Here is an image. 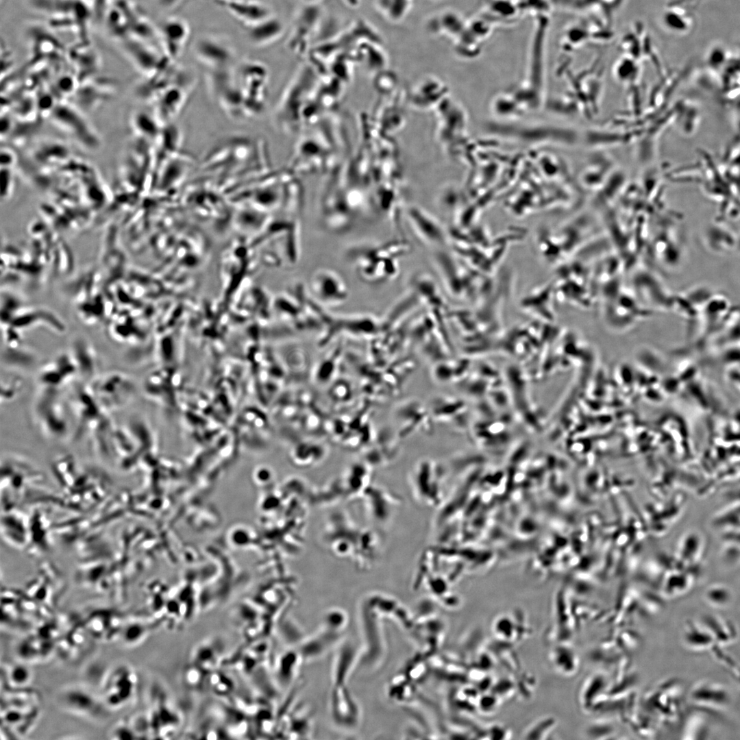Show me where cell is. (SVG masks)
<instances>
[{"mask_svg":"<svg viewBox=\"0 0 740 740\" xmlns=\"http://www.w3.org/2000/svg\"><path fill=\"white\" fill-rule=\"evenodd\" d=\"M378 534L360 527L345 511H335L326 519L322 539L335 556L352 560L360 567L374 562L380 550Z\"/></svg>","mask_w":740,"mask_h":740,"instance_id":"6da1fadb","label":"cell"},{"mask_svg":"<svg viewBox=\"0 0 740 740\" xmlns=\"http://www.w3.org/2000/svg\"><path fill=\"white\" fill-rule=\"evenodd\" d=\"M260 140L234 136L217 143L206 154L202 166L223 177L258 175L264 168V150Z\"/></svg>","mask_w":740,"mask_h":740,"instance_id":"7a4b0ae2","label":"cell"},{"mask_svg":"<svg viewBox=\"0 0 740 740\" xmlns=\"http://www.w3.org/2000/svg\"><path fill=\"white\" fill-rule=\"evenodd\" d=\"M41 697L32 687L1 690V732L6 739L28 735L40 714Z\"/></svg>","mask_w":740,"mask_h":740,"instance_id":"3957f363","label":"cell"},{"mask_svg":"<svg viewBox=\"0 0 740 740\" xmlns=\"http://www.w3.org/2000/svg\"><path fill=\"white\" fill-rule=\"evenodd\" d=\"M400 241H391L380 245H363L350 249L349 259L354 261L361 280L375 284L395 278L398 269L397 258L407 248V245Z\"/></svg>","mask_w":740,"mask_h":740,"instance_id":"277c9868","label":"cell"},{"mask_svg":"<svg viewBox=\"0 0 740 740\" xmlns=\"http://www.w3.org/2000/svg\"><path fill=\"white\" fill-rule=\"evenodd\" d=\"M68 408L60 389L38 386L33 413L40 430L50 439H62L71 430Z\"/></svg>","mask_w":740,"mask_h":740,"instance_id":"5b68a950","label":"cell"},{"mask_svg":"<svg viewBox=\"0 0 740 740\" xmlns=\"http://www.w3.org/2000/svg\"><path fill=\"white\" fill-rule=\"evenodd\" d=\"M206 80L210 95L227 116L236 121L247 119L234 66L208 70Z\"/></svg>","mask_w":740,"mask_h":740,"instance_id":"8992f818","label":"cell"},{"mask_svg":"<svg viewBox=\"0 0 740 740\" xmlns=\"http://www.w3.org/2000/svg\"><path fill=\"white\" fill-rule=\"evenodd\" d=\"M435 256L436 267L446 289L452 297L458 298H477L476 295L487 293L480 284L481 274H477L474 269H466L452 256L443 251Z\"/></svg>","mask_w":740,"mask_h":740,"instance_id":"52a82bcc","label":"cell"},{"mask_svg":"<svg viewBox=\"0 0 740 740\" xmlns=\"http://www.w3.org/2000/svg\"><path fill=\"white\" fill-rule=\"evenodd\" d=\"M237 82L242 92L247 118L258 116L264 110L268 71L260 62L245 61L234 68Z\"/></svg>","mask_w":740,"mask_h":740,"instance_id":"ba28073f","label":"cell"},{"mask_svg":"<svg viewBox=\"0 0 740 740\" xmlns=\"http://www.w3.org/2000/svg\"><path fill=\"white\" fill-rule=\"evenodd\" d=\"M88 384L100 406L109 413L125 407L134 393L132 380L117 371L97 375Z\"/></svg>","mask_w":740,"mask_h":740,"instance_id":"9c48e42d","label":"cell"},{"mask_svg":"<svg viewBox=\"0 0 740 740\" xmlns=\"http://www.w3.org/2000/svg\"><path fill=\"white\" fill-rule=\"evenodd\" d=\"M138 679L134 669L123 664L111 669L103 680L100 697L110 712L125 708L134 698Z\"/></svg>","mask_w":740,"mask_h":740,"instance_id":"30bf717a","label":"cell"},{"mask_svg":"<svg viewBox=\"0 0 740 740\" xmlns=\"http://www.w3.org/2000/svg\"><path fill=\"white\" fill-rule=\"evenodd\" d=\"M55 700L62 711L90 720H102L110 713L99 693L97 695L84 685L72 684L62 688L56 693Z\"/></svg>","mask_w":740,"mask_h":740,"instance_id":"8fae6325","label":"cell"},{"mask_svg":"<svg viewBox=\"0 0 740 740\" xmlns=\"http://www.w3.org/2000/svg\"><path fill=\"white\" fill-rule=\"evenodd\" d=\"M69 407L75 420L73 434L76 439L90 434L110 414L100 406L88 382L74 388L69 398Z\"/></svg>","mask_w":740,"mask_h":740,"instance_id":"7c38bea8","label":"cell"},{"mask_svg":"<svg viewBox=\"0 0 740 740\" xmlns=\"http://www.w3.org/2000/svg\"><path fill=\"white\" fill-rule=\"evenodd\" d=\"M393 419L401 438L434 432L435 423L428 406L417 399L410 398L398 404L393 411Z\"/></svg>","mask_w":740,"mask_h":740,"instance_id":"4fadbf2b","label":"cell"},{"mask_svg":"<svg viewBox=\"0 0 740 740\" xmlns=\"http://www.w3.org/2000/svg\"><path fill=\"white\" fill-rule=\"evenodd\" d=\"M309 290L312 299L323 308L341 306L349 297L343 277L329 268H319L313 272L309 281Z\"/></svg>","mask_w":740,"mask_h":740,"instance_id":"5bb4252c","label":"cell"},{"mask_svg":"<svg viewBox=\"0 0 740 740\" xmlns=\"http://www.w3.org/2000/svg\"><path fill=\"white\" fill-rule=\"evenodd\" d=\"M434 423H439L456 432H466L471 424V412L466 401L459 397L439 394L428 404Z\"/></svg>","mask_w":740,"mask_h":740,"instance_id":"9a60e30c","label":"cell"},{"mask_svg":"<svg viewBox=\"0 0 740 740\" xmlns=\"http://www.w3.org/2000/svg\"><path fill=\"white\" fill-rule=\"evenodd\" d=\"M158 688H153L148 719L151 738H166L173 735L181 725L179 713Z\"/></svg>","mask_w":740,"mask_h":740,"instance_id":"2e32d148","label":"cell"},{"mask_svg":"<svg viewBox=\"0 0 740 740\" xmlns=\"http://www.w3.org/2000/svg\"><path fill=\"white\" fill-rule=\"evenodd\" d=\"M78 375L77 365L68 350L43 363L37 380L38 386L61 389Z\"/></svg>","mask_w":740,"mask_h":740,"instance_id":"e0dca14e","label":"cell"},{"mask_svg":"<svg viewBox=\"0 0 740 740\" xmlns=\"http://www.w3.org/2000/svg\"><path fill=\"white\" fill-rule=\"evenodd\" d=\"M186 77L183 73L157 95L160 121L171 123L185 105L193 86L192 81Z\"/></svg>","mask_w":740,"mask_h":740,"instance_id":"ac0fdd59","label":"cell"},{"mask_svg":"<svg viewBox=\"0 0 740 740\" xmlns=\"http://www.w3.org/2000/svg\"><path fill=\"white\" fill-rule=\"evenodd\" d=\"M195 53L208 70L234 66V52L222 39L212 36L201 38L195 45Z\"/></svg>","mask_w":740,"mask_h":740,"instance_id":"d6986e66","label":"cell"},{"mask_svg":"<svg viewBox=\"0 0 740 740\" xmlns=\"http://www.w3.org/2000/svg\"><path fill=\"white\" fill-rule=\"evenodd\" d=\"M326 321L329 323L325 334L322 336V343H325L328 339L336 332H345L350 336L356 337H367L377 334L381 328V323L378 320L369 316H350L347 317L328 318L325 316Z\"/></svg>","mask_w":740,"mask_h":740,"instance_id":"ffe728a7","label":"cell"},{"mask_svg":"<svg viewBox=\"0 0 740 740\" xmlns=\"http://www.w3.org/2000/svg\"><path fill=\"white\" fill-rule=\"evenodd\" d=\"M407 221L412 231L423 243L442 246L446 243L447 232L439 221L419 210L408 212Z\"/></svg>","mask_w":740,"mask_h":740,"instance_id":"44dd1931","label":"cell"},{"mask_svg":"<svg viewBox=\"0 0 740 740\" xmlns=\"http://www.w3.org/2000/svg\"><path fill=\"white\" fill-rule=\"evenodd\" d=\"M69 352L73 358L79 372L83 379L90 381L95 376L99 368V359L94 347L83 338H77L71 343Z\"/></svg>","mask_w":740,"mask_h":740,"instance_id":"7402d4cb","label":"cell"},{"mask_svg":"<svg viewBox=\"0 0 740 740\" xmlns=\"http://www.w3.org/2000/svg\"><path fill=\"white\" fill-rule=\"evenodd\" d=\"M328 454L327 446L319 440L301 439L290 451L293 463L301 468H310L321 463Z\"/></svg>","mask_w":740,"mask_h":740,"instance_id":"603a6c76","label":"cell"},{"mask_svg":"<svg viewBox=\"0 0 740 740\" xmlns=\"http://www.w3.org/2000/svg\"><path fill=\"white\" fill-rule=\"evenodd\" d=\"M188 27L184 21L178 18L169 19L162 26L164 53L172 61H174L183 50L188 39Z\"/></svg>","mask_w":740,"mask_h":740,"instance_id":"cb8c5ba5","label":"cell"},{"mask_svg":"<svg viewBox=\"0 0 740 740\" xmlns=\"http://www.w3.org/2000/svg\"><path fill=\"white\" fill-rule=\"evenodd\" d=\"M34 674L24 663H8L1 665V690L20 689L31 687Z\"/></svg>","mask_w":740,"mask_h":740,"instance_id":"d4e9b609","label":"cell"},{"mask_svg":"<svg viewBox=\"0 0 740 740\" xmlns=\"http://www.w3.org/2000/svg\"><path fill=\"white\" fill-rule=\"evenodd\" d=\"M226 4L227 9L247 26L271 16L268 8L258 2L236 0Z\"/></svg>","mask_w":740,"mask_h":740,"instance_id":"484cf974","label":"cell"},{"mask_svg":"<svg viewBox=\"0 0 740 740\" xmlns=\"http://www.w3.org/2000/svg\"><path fill=\"white\" fill-rule=\"evenodd\" d=\"M282 31L280 21L271 16L247 26L248 37L251 42L257 46H263L273 41L280 35Z\"/></svg>","mask_w":740,"mask_h":740,"instance_id":"4316f807","label":"cell"},{"mask_svg":"<svg viewBox=\"0 0 740 740\" xmlns=\"http://www.w3.org/2000/svg\"><path fill=\"white\" fill-rule=\"evenodd\" d=\"M341 349L335 347L328 352L315 365L312 370V378L317 385H328L335 378L340 364Z\"/></svg>","mask_w":740,"mask_h":740,"instance_id":"83f0119b","label":"cell"},{"mask_svg":"<svg viewBox=\"0 0 740 740\" xmlns=\"http://www.w3.org/2000/svg\"><path fill=\"white\" fill-rule=\"evenodd\" d=\"M148 620L138 617L124 621L119 637L127 646H134L143 641L150 634L151 626Z\"/></svg>","mask_w":740,"mask_h":740,"instance_id":"f1b7e54d","label":"cell"},{"mask_svg":"<svg viewBox=\"0 0 740 740\" xmlns=\"http://www.w3.org/2000/svg\"><path fill=\"white\" fill-rule=\"evenodd\" d=\"M552 657L556 669L563 676H571L578 669V656L571 646L565 644L556 646L552 650Z\"/></svg>","mask_w":740,"mask_h":740,"instance_id":"f546056e","label":"cell"},{"mask_svg":"<svg viewBox=\"0 0 740 740\" xmlns=\"http://www.w3.org/2000/svg\"><path fill=\"white\" fill-rule=\"evenodd\" d=\"M219 647L212 641L199 645L193 652L192 663L204 671L216 669L221 657Z\"/></svg>","mask_w":740,"mask_h":740,"instance_id":"4dcf8cb0","label":"cell"},{"mask_svg":"<svg viewBox=\"0 0 740 740\" xmlns=\"http://www.w3.org/2000/svg\"><path fill=\"white\" fill-rule=\"evenodd\" d=\"M1 349V360L10 367H27L36 360L34 352L24 345L16 348L2 347Z\"/></svg>","mask_w":740,"mask_h":740,"instance_id":"1f68e13d","label":"cell"},{"mask_svg":"<svg viewBox=\"0 0 740 740\" xmlns=\"http://www.w3.org/2000/svg\"><path fill=\"white\" fill-rule=\"evenodd\" d=\"M22 378L14 374H5L1 378V402H10L14 399L23 388Z\"/></svg>","mask_w":740,"mask_h":740,"instance_id":"d6a6232c","label":"cell"},{"mask_svg":"<svg viewBox=\"0 0 740 740\" xmlns=\"http://www.w3.org/2000/svg\"><path fill=\"white\" fill-rule=\"evenodd\" d=\"M356 391L354 384L344 378L340 379V380L332 384L331 390L328 391V393L332 402L336 404H344L345 402L346 404L354 401Z\"/></svg>","mask_w":740,"mask_h":740,"instance_id":"836d02e7","label":"cell"},{"mask_svg":"<svg viewBox=\"0 0 740 740\" xmlns=\"http://www.w3.org/2000/svg\"><path fill=\"white\" fill-rule=\"evenodd\" d=\"M412 0H379V6L381 10L388 18L392 20L399 19L406 12V10Z\"/></svg>","mask_w":740,"mask_h":740,"instance_id":"e575fe53","label":"cell"},{"mask_svg":"<svg viewBox=\"0 0 740 740\" xmlns=\"http://www.w3.org/2000/svg\"><path fill=\"white\" fill-rule=\"evenodd\" d=\"M108 7L107 0H92V8L96 17L103 18Z\"/></svg>","mask_w":740,"mask_h":740,"instance_id":"d590c367","label":"cell"},{"mask_svg":"<svg viewBox=\"0 0 740 740\" xmlns=\"http://www.w3.org/2000/svg\"><path fill=\"white\" fill-rule=\"evenodd\" d=\"M159 1L162 4L164 5V6L170 8L171 6H175V4H177L182 0H158V1Z\"/></svg>","mask_w":740,"mask_h":740,"instance_id":"8d00e7d4","label":"cell"}]
</instances>
